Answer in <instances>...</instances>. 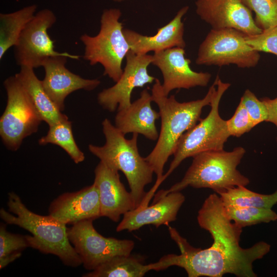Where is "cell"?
Wrapping results in <instances>:
<instances>
[{"instance_id": "1", "label": "cell", "mask_w": 277, "mask_h": 277, "mask_svg": "<svg viewBox=\"0 0 277 277\" xmlns=\"http://www.w3.org/2000/svg\"><path fill=\"white\" fill-rule=\"evenodd\" d=\"M199 226L211 234L213 243L202 249L189 244L177 230L168 226L171 238L178 246L180 254H169L153 263V270L175 266L183 268L189 277H222L229 273L238 277L257 276L253 263L270 250V245L259 242L248 248L240 245L242 228L229 219L223 203L216 193L208 196L198 212Z\"/></svg>"}, {"instance_id": "2", "label": "cell", "mask_w": 277, "mask_h": 277, "mask_svg": "<svg viewBox=\"0 0 277 277\" xmlns=\"http://www.w3.org/2000/svg\"><path fill=\"white\" fill-rule=\"evenodd\" d=\"M216 78L202 99L186 102H178L174 95H164L162 84L156 78L151 89L153 102L159 109L161 120L157 141L151 152L145 157L156 176L155 184L147 192L150 199L161 185L164 168L169 157L173 154L182 135L194 126L200 118L203 108L210 105L216 90Z\"/></svg>"}, {"instance_id": "3", "label": "cell", "mask_w": 277, "mask_h": 277, "mask_svg": "<svg viewBox=\"0 0 277 277\" xmlns=\"http://www.w3.org/2000/svg\"><path fill=\"white\" fill-rule=\"evenodd\" d=\"M7 205L10 212L1 208V219L30 232L32 235H27L30 247L57 256L67 266L77 267L82 264L69 240L66 224L49 214L41 215L30 211L13 192L8 193Z\"/></svg>"}, {"instance_id": "4", "label": "cell", "mask_w": 277, "mask_h": 277, "mask_svg": "<svg viewBox=\"0 0 277 277\" xmlns=\"http://www.w3.org/2000/svg\"><path fill=\"white\" fill-rule=\"evenodd\" d=\"M102 125L105 144L102 146L90 144L88 149L109 168L124 174L136 208L145 200L147 192L145 187L152 182L153 170L139 153L138 134L133 133L131 138L127 139L109 119L105 118Z\"/></svg>"}, {"instance_id": "5", "label": "cell", "mask_w": 277, "mask_h": 277, "mask_svg": "<svg viewBox=\"0 0 277 277\" xmlns=\"http://www.w3.org/2000/svg\"><path fill=\"white\" fill-rule=\"evenodd\" d=\"M245 152L243 147H237L231 151L211 150L194 155L182 180L167 190H160L154 199L188 186L211 189L217 194L234 187L246 186L249 180L237 169Z\"/></svg>"}, {"instance_id": "6", "label": "cell", "mask_w": 277, "mask_h": 277, "mask_svg": "<svg viewBox=\"0 0 277 277\" xmlns=\"http://www.w3.org/2000/svg\"><path fill=\"white\" fill-rule=\"evenodd\" d=\"M119 9L110 8L103 11L100 19V29L95 36L84 34L80 39L85 46L83 58L90 65L97 64L104 68V75L114 82L118 81L123 70V60L130 50V47L123 32L120 18Z\"/></svg>"}, {"instance_id": "7", "label": "cell", "mask_w": 277, "mask_h": 277, "mask_svg": "<svg viewBox=\"0 0 277 277\" xmlns=\"http://www.w3.org/2000/svg\"><path fill=\"white\" fill-rule=\"evenodd\" d=\"M216 78V88L210 104L211 109L207 116L199 121L185 132L180 138L173 153V159L169 169L164 174L161 184L188 157L207 151L222 150L230 136L227 121L219 113V104L222 96L230 84Z\"/></svg>"}, {"instance_id": "8", "label": "cell", "mask_w": 277, "mask_h": 277, "mask_svg": "<svg viewBox=\"0 0 277 277\" xmlns=\"http://www.w3.org/2000/svg\"><path fill=\"white\" fill-rule=\"evenodd\" d=\"M4 85L7 100L0 119V135L8 149L16 151L25 138L37 131L42 120L15 75L6 78Z\"/></svg>"}, {"instance_id": "9", "label": "cell", "mask_w": 277, "mask_h": 277, "mask_svg": "<svg viewBox=\"0 0 277 277\" xmlns=\"http://www.w3.org/2000/svg\"><path fill=\"white\" fill-rule=\"evenodd\" d=\"M245 35L234 29H212L199 46L196 64L220 67L232 64L241 68L256 66L259 52L247 43Z\"/></svg>"}, {"instance_id": "10", "label": "cell", "mask_w": 277, "mask_h": 277, "mask_svg": "<svg viewBox=\"0 0 277 277\" xmlns=\"http://www.w3.org/2000/svg\"><path fill=\"white\" fill-rule=\"evenodd\" d=\"M93 221H82L67 228L69 240L85 269L92 271L115 256L131 254L133 241L105 237L94 228Z\"/></svg>"}, {"instance_id": "11", "label": "cell", "mask_w": 277, "mask_h": 277, "mask_svg": "<svg viewBox=\"0 0 277 277\" xmlns=\"http://www.w3.org/2000/svg\"><path fill=\"white\" fill-rule=\"evenodd\" d=\"M56 21L55 15L50 9H42L35 14L14 47L17 65L37 68L48 58L62 54L54 50V42L48 33Z\"/></svg>"}, {"instance_id": "12", "label": "cell", "mask_w": 277, "mask_h": 277, "mask_svg": "<svg viewBox=\"0 0 277 277\" xmlns=\"http://www.w3.org/2000/svg\"><path fill=\"white\" fill-rule=\"evenodd\" d=\"M125 58L126 64L118 81L112 87L103 89L97 95L99 104L110 112L128 108L132 103L133 90L151 84L156 80L148 71L152 55L136 54L130 50Z\"/></svg>"}, {"instance_id": "13", "label": "cell", "mask_w": 277, "mask_h": 277, "mask_svg": "<svg viewBox=\"0 0 277 277\" xmlns=\"http://www.w3.org/2000/svg\"><path fill=\"white\" fill-rule=\"evenodd\" d=\"M81 56L67 52L50 57L43 64L45 75L41 81L46 92L60 111L65 108V100L78 90L91 91L101 84L97 79H86L69 71L66 67L68 58L78 60Z\"/></svg>"}, {"instance_id": "14", "label": "cell", "mask_w": 277, "mask_h": 277, "mask_svg": "<svg viewBox=\"0 0 277 277\" xmlns=\"http://www.w3.org/2000/svg\"><path fill=\"white\" fill-rule=\"evenodd\" d=\"M190 59L185 57L184 48L174 47L154 52L151 64L161 71L164 95L176 89H189L196 86L205 87L211 75L208 72H196L190 66Z\"/></svg>"}, {"instance_id": "15", "label": "cell", "mask_w": 277, "mask_h": 277, "mask_svg": "<svg viewBox=\"0 0 277 277\" xmlns=\"http://www.w3.org/2000/svg\"><path fill=\"white\" fill-rule=\"evenodd\" d=\"M196 12L213 29H234L246 35L262 32L241 0H197Z\"/></svg>"}, {"instance_id": "16", "label": "cell", "mask_w": 277, "mask_h": 277, "mask_svg": "<svg viewBox=\"0 0 277 277\" xmlns=\"http://www.w3.org/2000/svg\"><path fill=\"white\" fill-rule=\"evenodd\" d=\"M93 183L99 191L101 217L118 222L121 216L136 208L131 192L121 182L118 171L100 161L94 170Z\"/></svg>"}, {"instance_id": "17", "label": "cell", "mask_w": 277, "mask_h": 277, "mask_svg": "<svg viewBox=\"0 0 277 277\" xmlns=\"http://www.w3.org/2000/svg\"><path fill=\"white\" fill-rule=\"evenodd\" d=\"M49 214L66 225L101 217L98 188L93 183L80 190L62 194L51 203Z\"/></svg>"}, {"instance_id": "18", "label": "cell", "mask_w": 277, "mask_h": 277, "mask_svg": "<svg viewBox=\"0 0 277 277\" xmlns=\"http://www.w3.org/2000/svg\"><path fill=\"white\" fill-rule=\"evenodd\" d=\"M185 200V196L180 191L171 192L154 199L150 206H140L125 213L116 230L131 232L150 224L156 227L163 225L168 226L176 220Z\"/></svg>"}, {"instance_id": "19", "label": "cell", "mask_w": 277, "mask_h": 277, "mask_svg": "<svg viewBox=\"0 0 277 277\" xmlns=\"http://www.w3.org/2000/svg\"><path fill=\"white\" fill-rule=\"evenodd\" d=\"M188 10V6L182 7L171 21L158 29L156 33L152 36L124 29L123 32L130 50L136 54H146L150 51L156 52L174 47L184 48L186 43L182 18Z\"/></svg>"}, {"instance_id": "20", "label": "cell", "mask_w": 277, "mask_h": 277, "mask_svg": "<svg viewBox=\"0 0 277 277\" xmlns=\"http://www.w3.org/2000/svg\"><path fill=\"white\" fill-rule=\"evenodd\" d=\"M152 102L151 93L147 89H144L140 97L128 108L117 111L115 126L125 135L137 133L150 140H157L159 134L155 122L160 115L152 108Z\"/></svg>"}, {"instance_id": "21", "label": "cell", "mask_w": 277, "mask_h": 277, "mask_svg": "<svg viewBox=\"0 0 277 277\" xmlns=\"http://www.w3.org/2000/svg\"><path fill=\"white\" fill-rule=\"evenodd\" d=\"M15 76L27 92L35 108L41 117L49 126L61 121L68 120L62 113L44 90L42 81L36 76L34 69L21 67Z\"/></svg>"}, {"instance_id": "22", "label": "cell", "mask_w": 277, "mask_h": 277, "mask_svg": "<svg viewBox=\"0 0 277 277\" xmlns=\"http://www.w3.org/2000/svg\"><path fill=\"white\" fill-rule=\"evenodd\" d=\"M150 270V264H144L142 256L120 255L111 258L83 276L143 277Z\"/></svg>"}, {"instance_id": "23", "label": "cell", "mask_w": 277, "mask_h": 277, "mask_svg": "<svg viewBox=\"0 0 277 277\" xmlns=\"http://www.w3.org/2000/svg\"><path fill=\"white\" fill-rule=\"evenodd\" d=\"M35 5L26 6L16 11L0 14V59L14 47L23 29L35 14Z\"/></svg>"}, {"instance_id": "24", "label": "cell", "mask_w": 277, "mask_h": 277, "mask_svg": "<svg viewBox=\"0 0 277 277\" xmlns=\"http://www.w3.org/2000/svg\"><path fill=\"white\" fill-rule=\"evenodd\" d=\"M223 203L236 207H254L271 209L277 203V190L272 194H263L239 186L219 193Z\"/></svg>"}, {"instance_id": "25", "label": "cell", "mask_w": 277, "mask_h": 277, "mask_svg": "<svg viewBox=\"0 0 277 277\" xmlns=\"http://www.w3.org/2000/svg\"><path fill=\"white\" fill-rule=\"evenodd\" d=\"M39 145H57L63 148L76 164L85 160L84 153L79 149L73 137L72 123L68 120L49 126L45 136L38 140Z\"/></svg>"}, {"instance_id": "26", "label": "cell", "mask_w": 277, "mask_h": 277, "mask_svg": "<svg viewBox=\"0 0 277 277\" xmlns=\"http://www.w3.org/2000/svg\"><path fill=\"white\" fill-rule=\"evenodd\" d=\"M224 205L229 219L240 227L250 226L277 220V214L271 209L254 207H241Z\"/></svg>"}, {"instance_id": "27", "label": "cell", "mask_w": 277, "mask_h": 277, "mask_svg": "<svg viewBox=\"0 0 277 277\" xmlns=\"http://www.w3.org/2000/svg\"><path fill=\"white\" fill-rule=\"evenodd\" d=\"M30 247L27 235H23L8 232L4 223L0 226V269L19 258L22 252Z\"/></svg>"}, {"instance_id": "28", "label": "cell", "mask_w": 277, "mask_h": 277, "mask_svg": "<svg viewBox=\"0 0 277 277\" xmlns=\"http://www.w3.org/2000/svg\"><path fill=\"white\" fill-rule=\"evenodd\" d=\"M255 13L254 21L263 30L277 26V0H241Z\"/></svg>"}, {"instance_id": "29", "label": "cell", "mask_w": 277, "mask_h": 277, "mask_svg": "<svg viewBox=\"0 0 277 277\" xmlns=\"http://www.w3.org/2000/svg\"><path fill=\"white\" fill-rule=\"evenodd\" d=\"M247 43L258 52L273 54L277 56V26L256 35H245Z\"/></svg>"}, {"instance_id": "30", "label": "cell", "mask_w": 277, "mask_h": 277, "mask_svg": "<svg viewBox=\"0 0 277 277\" xmlns=\"http://www.w3.org/2000/svg\"><path fill=\"white\" fill-rule=\"evenodd\" d=\"M227 125L230 135L235 137H240L255 127L241 102L234 114L227 120Z\"/></svg>"}, {"instance_id": "31", "label": "cell", "mask_w": 277, "mask_h": 277, "mask_svg": "<svg viewBox=\"0 0 277 277\" xmlns=\"http://www.w3.org/2000/svg\"><path fill=\"white\" fill-rule=\"evenodd\" d=\"M240 102L246 109L255 126L263 122H267L268 114L266 108L261 99H258L252 91L246 89Z\"/></svg>"}, {"instance_id": "32", "label": "cell", "mask_w": 277, "mask_h": 277, "mask_svg": "<svg viewBox=\"0 0 277 277\" xmlns=\"http://www.w3.org/2000/svg\"><path fill=\"white\" fill-rule=\"evenodd\" d=\"M260 99L266 108L268 114L267 122L273 124L277 128V97L273 99L267 97ZM276 140L277 142V136Z\"/></svg>"}, {"instance_id": "33", "label": "cell", "mask_w": 277, "mask_h": 277, "mask_svg": "<svg viewBox=\"0 0 277 277\" xmlns=\"http://www.w3.org/2000/svg\"><path fill=\"white\" fill-rule=\"evenodd\" d=\"M113 1L115 2H123L125 0H112Z\"/></svg>"}]
</instances>
